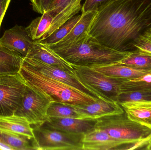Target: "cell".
Masks as SVG:
<instances>
[{
  "mask_svg": "<svg viewBox=\"0 0 151 150\" xmlns=\"http://www.w3.org/2000/svg\"><path fill=\"white\" fill-rule=\"evenodd\" d=\"M92 68L107 76L127 80L139 78L151 71L136 69L119 63Z\"/></svg>",
  "mask_w": 151,
  "mask_h": 150,
  "instance_id": "ac0fdd59",
  "label": "cell"
},
{
  "mask_svg": "<svg viewBox=\"0 0 151 150\" xmlns=\"http://www.w3.org/2000/svg\"><path fill=\"white\" fill-rule=\"evenodd\" d=\"M111 0H85L81 8L82 13L88 11H97L99 7Z\"/></svg>",
  "mask_w": 151,
  "mask_h": 150,
  "instance_id": "f1b7e54d",
  "label": "cell"
},
{
  "mask_svg": "<svg viewBox=\"0 0 151 150\" xmlns=\"http://www.w3.org/2000/svg\"><path fill=\"white\" fill-rule=\"evenodd\" d=\"M96 120L95 128L104 130L124 145H131L132 149L145 146L151 137V128L131 120L125 111Z\"/></svg>",
  "mask_w": 151,
  "mask_h": 150,
  "instance_id": "277c9868",
  "label": "cell"
},
{
  "mask_svg": "<svg viewBox=\"0 0 151 150\" xmlns=\"http://www.w3.org/2000/svg\"><path fill=\"white\" fill-rule=\"evenodd\" d=\"M97 120L78 118H50L41 126L70 133L86 134L94 130Z\"/></svg>",
  "mask_w": 151,
  "mask_h": 150,
  "instance_id": "4fadbf2b",
  "label": "cell"
},
{
  "mask_svg": "<svg viewBox=\"0 0 151 150\" xmlns=\"http://www.w3.org/2000/svg\"><path fill=\"white\" fill-rule=\"evenodd\" d=\"M132 101H149L151 102V91L121 92L118 97L119 104Z\"/></svg>",
  "mask_w": 151,
  "mask_h": 150,
  "instance_id": "4316f807",
  "label": "cell"
},
{
  "mask_svg": "<svg viewBox=\"0 0 151 150\" xmlns=\"http://www.w3.org/2000/svg\"><path fill=\"white\" fill-rule=\"evenodd\" d=\"M0 141L13 150H37L35 138L6 130L0 129Z\"/></svg>",
  "mask_w": 151,
  "mask_h": 150,
  "instance_id": "44dd1931",
  "label": "cell"
},
{
  "mask_svg": "<svg viewBox=\"0 0 151 150\" xmlns=\"http://www.w3.org/2000/svg\"><path fill=\"white\" fill-rule=\"evenodd\" d=\"M140 70H151V55L137 50L119 62Z\"/></svg>",
  "mask_w": 151,
  "mask_h": 150,
  "instance_id": "603a6c76",
  "label": "cell"
},
{
  "mask_svg": "<svg viewBox=\"0 0 151 150\" xmlns=\"http://www.w3.org/2000/svg\"><path fill=\"white\" fill-rule=\"evenodd\" d=\"M134 46L136 50L151 55V27L138 38Z\"/></svg>",
  "mask_w": 151,
  "mask_h": 150,
  "instance_id": "83f0119b",
  "label": "cell"
},
{
  "mask_svg": "<svg viewBox=\"0 0 151 150\" xmlns=\"http://www.w3.org/2000/svg\"><path fill=\"white\" fill-rule=\"evenodd\" d=\"M11 0H0V28Z\"/></svg>",
  "mask_w": 151,
  "mask_h": 150,
  "instance_id": "4dcf8cb0",
  "label": "cell"
},
{
  "mask_svg": "<svg viewBox=\"0 0 151 150\" xmlns=\"http://www.w3.org/2000/svg\"><path fill=\"white\" fill-rule=\"evenodd\" d=\"M151 27V0H111L98 9L88 34L109 48L133 52Z\"/></svg>",
  "mask_w": 151,
  "mask_h": 150,
  "instance_id": "6da1fadb",
  "label": "cell"
},
{
  "mask_svg": "<svg viewBox=\"0 0 151 150\" xmlns=\"http://www.w3.org/2000/svg\"><path fill=\"white\" fill-rule=\"evenodd\" d=\"M150 73H151V71H150Z\"/></svg>",
  "mask_w": 151,
  "mask_h": 150,
  "instance_id": "836d02e7",
  "label": "cell"
},
{
  "mask_svg": "<svg viewBox=\"0 0 151 150\" xmlns=\"http://www.w3.org/2000/svg\"><path fill=\"white\" fill-rule=\"evenodd\" d=\"M0 129L34 138L33 129L25 118L13 115L0 116Z\"/></svg>",
  "mask_w": 151,
  "mask_h": 150,
  "instance_id": "d6986e66",
  "label": "cell"
},
{
  "mask_svg": "<svg viewBox=\"0 0 151 150\" xmlns=\"http://www.w3.org/2000/svg\"><path fill=\"white\" fill-rule=\"evenodd\" d=\"M72 66L77 79L97 97L118 102L121 85L126 79L107 76L91 67Z\"/></svg>",
  "mask_w": 151,
  "mask_h": 150,
  "instance_id": "5b68a950",
  "label": "cell"
},
{
  "mask_svg": "<svg viewBox=\"0 0 151 150\" xmlns=\"http://www.w3.org/2000/svg\"><path fill=\"white\" fill-rule=\"evenodd\" d=\"M51 102L26 84L22 102L14 115L25 118L32 126H40L50 120L47 111Z\"/></svg>",
  "mask_w": 151,
  "mask_h": 150,
  "instance_id": "ba28073f",
  "label": "cell"
},
{
  "mask_svg": "<svg viewBox=\"0 0 151 150\" xmlns=\"http://www.w3.org/2000/svg\"><path fill=\"white\" fill-rule=\"evenodd\" d=\"M31 1V2H32V4H33L35 2L36 0H30Z\"/></svg>",
  "mask_w": 151,
  "mask_h": 150,
  "instance_id": "d6a6232c",
  "label": "cell"
},
{
  "mask_svg": "<svg viewBox=\"0 0 151 150\" xmlns=\"http://www.w3.org/2000/svg\"><path fill=\"white\" fill-rule=\"evenodd\" d=\"M70 105L77 111L80 119H82L96 120L104 116L119 114L124 112L118 102L102 99L88 105Z\"/></svg>",
  "mask_w": 151,
  "mask_h": 150,
  "instance_id": "7c38bea8",
  "label": "cell"
},
{
  "mask_svg": "<svg viewBox=\"0 0 151 150\" xmlns=\"http://www.w3.org/2000/svg\"><path fill=\"white\" fill-rule=\"evenodd\" d=\"M81 14H76L72 17L47 38L37 42L47 45H53L59 42L73 29L81 18Z\"/></svg>",
  "mask_w": 151,
  "mask_h": 150,
  "instance_id": "cb8c5ba5",
  "label": "cell"
},
{
  "mask_svg": "<svg viewBox=\"0 0 151 150\" xmlns=\"http://www.w3.org/2000/svg\"><path fill=\"white\" fill-rule=\"evenodd\" d=\"M53 18L46 11L41 16L34 19L26 30L34 42H37L44 39L50 29Z\"/></svg>",
  "mask_w": 151,
  "mask_h": 150,
  "instance_id": "ffe728a7",
  "label": "cell"
},
{
  "mask_svg": "<svg viewBox=\"0 0 151 150\" xmlns=\"http://www.w3.org/2000/svg\"><path fill=\"white\" fill-rule=\"evenodd\" d=\"M25 86L19 73L0 74V116L14 115L22 102Z\"/></svg>",
  "mask_w": 151,
  "mask_h": 150,
  "instance_id": "52a82bcc",
  "label": "cell"
},
{
  "mask_svg": "<svg viewBox=\"0 0 151 150\" xmlns=\"http://www.w3.org/2000/svg\"><path fill=\"white\" fill-rule=\"evenodd\" d=\"M151 91V73L150 72L136 79H126L120 86L121 92Z\"/></svg>",
  "mask_w": 151,
  "mask_h": 150,
  "instance_id": "d4e9b609",
  "label": "cell"
},
{
  "mask_svg": "<svg viewBox=\"0 0 151 150\" xmlns=\"http://www.w3.org/2000/svg\"><path fill=\"white\" fill-rule=\"evenodd\" d=\"M145 147H146L145 149L151 150V137L150 138V139L147 141L146 145H145Z\"/></svg>",
  "mask_w": 151,
  "mask_h": 150,
  "instance_id": "1f68e13d",
  "label": "cell"
},
{
  "mask_svg": "<svg viewBox=\"0 0 151 150\" xmlns=\"http://www.w3.org/2000/svg\"><path fill=\"white\" fill-rule=\"evenodd\" d=\"M120 105L130 120L151 128V102L132 101Z\"/></svg>",
  "mask_w": 151,
  "mask_h": 150,
  "instance_id": "e0dca14e",
  "label": "cell"
},
{
  "mask_svg": "<svg viewBox=\"0 0 151 150\" xmlns=\"http://www.w3.org/2000/svg\"><path fill=\"white\" fill-rule=\"evenodd\" d=\"M123 146L121 142L99 129L84 135L83 140V150H119Z\"/></svg>",
  "mask_w": 151,
  "mask_h": 150,
  "instance_id": "9a60e30c",
  "label": "cell"
},
{
  "mask_svg": "<svg viewBox=\"0 0 151 150\" xmlns=\"http://www.w3.org/2000/svg\"><path fill=\"white\" fill-rule=\"evenodd\" d=\"M49 118H73L80 119L76 110L70 105L52 101L47 111Z\"/></svg>",
  "mask_w": 151,
  "mask_h": 150,
  "instance_id": "484cf974",
  "label": "cell"
},
{
  "mask_svg": "<svg viewBox=\"0 0 151 150\" xmlns=\"http://www.w3.org/2000/svg\"><path fill=\"white\" fill-rule=\"evenodd\" d=\"M23 59L18 53L0 45V74L19 73Z\"/></svg>",
  "mask_w": 151,
  "mask_h": 150,
  "instance_id": "7402d4cb",
  "label": "cell"
},
{
  "mask_svg": "<svg viewBox=\"0 0 151 150\" xmlns=\"http://www.w3.org/2000/svg\"><path fill=\"white\" fill-rule=\"evenodd\" d=\"M19 73L27 85L52 101L82 105L91 104L99 99L42 74L27 63L24 59Z\"/></svg>",
  "mask_w": 151,
  "mask_h": 150,
  "instance_id": "7a4b0ae2",
  "label": "cell"
},
{
  "mask_svg": "<svg viewBox=\"0 0 151 150\" xmlns=\"http://www.w3.org/2000/svg\"><path fill=\"white\" fill-rule=\"evenodd\" d=\"M33 43L26 28L17 25L5 31L0 38V45L18 53L24 58L26 57Z\"/></svg>",
  "mask_w": 151,
  "mask_h": 150,
  "instance_id": "8fae6325",
  "label": "cell"
},
{
  "mask_svg": "<svg viewBox=\"0 0 151 150\" xmlns=\"http://www.w3.org/2000/svg\"><path fill=\"white\" fill-rule=\"evenodd\" d=\"M82 0H52L47 11L53 18L46 38L81 10Z\"/></svg>",
  "mask_w": 151,
  "mask_h": 150,
  "instance_id": "9c48e42d",
  "label": "cell"
},
{
  "mask_svg": "<svg viewBox=\"0 0 151 150\" xmlns=\"http://www.w3.org/2000/svg\"><path fill=\"white\" fill-rule=\"evenodd\" d=\"M24 60L30 66L42 74L59 80L88 95L100 99L83 85L77 79L75 75L68 73L57 67L46 64L35 59L25 57L24 58Z\"/></svg>",
  "mask_w": 151,
  "mask_h": 150,
  "instance_id": "30bf717a",
  "label": "cell"
},
{
  "mask_svg": "<svg viewBox=\"0 0 151 150\" xmlns=\"http://www.w3.org/2000/svg\"><path fill=\"white\" fill-rule=\"evenodd\" d=\"M26 57L38 60L75 75L72 65L64 60L48 45L34 42Z\"/></svg>",
  "mask_w": 151,
  "mask_h": 150,
  "instance_id": "5bb4252c",
  "label": "cell"
},
{
  "mask_svg": "<svg viewBox=\"0 0 151 150\" xmlns=\"http://www.w3.org/2000/svg\"><path fill=\"white\" fill-rule=\"evenodd\" d=\"M54 51L71 65L91 68L117 63L131 53L103 45L88 34L66 47Z\"/></svg>",
  "mask_w": 151,
  "mask_h": 150,
  "instance_id": "3957f363",
  "label": "cell"
},
{
  "mask_svg": "<svg viewBox=\"0 0 151 150\" xmlns=\"http://www.w3.org/2000/svg\"><path fill=\"white\" fill-rule=\"evenodd\" d=\"M37 150H83L84 134L32 126Z\"/></svg>",
  "mask_w": 151,
  "mask_h": 150,
  "instance_id": "8992f818",
  "label": "cell"
},
{
  "mask_svg": "<svg viewBox=\"0 0 151 150\" xmlns=\"http://www.w3.org/2000/svg\"><path fill=\"white\" fill-rule=\"evenodd\" d=\"M96 11H88L82 13L81 18L70 32L56 44L48 45L52 50L64 48L88 34L90 26L96 16Z\"/></svg>",
  "mask_w": 151,
  "mask_h": 150,
  "instance_id": "2e32d148",
  "label": "cell"
},
{
  "mask_svg": "<svg viewBox=\"0 0 151 150\" xmlns=\"http://www.w3.org/2000/svg\"><path fill=\"white\" fill-rule=\"evenodd\" d=\"M52 0H36L32 4L33 9L40 14H42L48 10Z\"/></svg>",
  "mask_w": 151,
  "mask_h": 150,
  "instance_id": "f546056e",
  "label": "cell"
}]
</instances>
